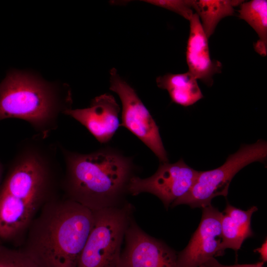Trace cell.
I'll list each match as a JSON object with an SVG mask.
<instances>
[{
    "instance_id": "obj_1",
    "label": "cell",
    "mask_w": 267,
    "mask_h": 267,
    "mask_svg": "<svg viewBox=\"0 0 267 267\" xmlns=\"http://www.w3.org/2000/svg\"><path fill=\"white\" fill-rule=\"evenodd\" d=\"M58 143L38 134L19 145L0 187V239L27 230L43 206L58 196L63 173Z\"/></svg>"
},
{
    "instance_id": "obj_2",
    "label": "cell",
    "mask_w": 267,
    "mask_h": 267,
    "mask_svg": "<svg viewBox=\"0 0 267 267\" xmlns=\"http://www.w3.org/2000/svg\"><path fill=\"white\" fill-rule=\"evenodd\" d=\"M58 146L65 167L61 187L65 197L92 211L124 204L134 176L132 158L111 147L83 154L59 143Z\"/></svg>"
},
{
    "instance_id": "obj_3",
    "label": "cell",
    "mask_w": 267,
    "mask_h": 267,
    "mask_svg": "<svg viewBox=\"0 0 267 267\" xmlns=\"http://www.w3.org/2000/svg\"><path fill=\"white\" fill-rule=\"evenodd\" d=\"M93 222V211L57 196L32 222L22 251L39 267H77Z\"/></svg>"
},
{
    "instance_id": "obj_4",
    "label": "cell",
    "mask_w": 267,
    "mask_h": 267,
    "mask_svg": "<svg viewBox=\"0 0 267 267\" xmlns=\"http://www.w3.org/2000/svg\"><path fill=\"white\" fill-rule=\"evenodd\" d=\"M72 104L69 88L28 73L11 71L0 83V121L23 120L44 138L57 129L60 116L72 109Z\"/></svg>"
},
{
    "instance_id": "obj_5",
    "label": "cell",
    "mask_w": 267,
    "mask_h": 267,
    "mask_svg": "<svg viewBox=\"0 0 267 267\" xmlns=\"http://www.w3.org/2000/svg\"><path fill=\"white\" fill-rule=\"evenodd\" d=\"M132 207L124 204L94 212L92 227L77 267H119L121 248L131 219Z\"/></svg>"
},
{
    "instance_id": "obj_6",
    "label": "cell",
    "mask_w": 267,
    "mask_h": 267,
    "mask_svg": "<svg viewBox=\"0 0 267 267\" xmlns=\"http://www.w3.org/2000/svg\"><path fill=\"white\" fill-rule=\"evenodd\" d=\"M267 157V143L264 140L259 139L252 144L242 145L221 166L214 170L199 171L190 190L173 202L172 206L186 204L192 208H203L211 205L212 200L216 196H227L229 184L240 170L254 162L264 163Z\"/></svg>"
},
{
    "instance_id": "obj_7",
    "label": "cell",
    "mask_w": 267,
    "mask_h": 267,
    "mask_svg": "<svg viewBox=\"0 0 267 267\" xmlns=\"http://www.w3.org/2000/svg\"><path fill=\"white\" fill-rule=\"evenodd\" d=\"M110 89L119 96L122 105V126L135 135L156 156L161 163L168 162L159 128L135 90L118 74L110 71Z\"/></svg>"
},
{
    "instance_id": "obj_8",
    "label": "cell",
    "mask_w": 267,
    "mask_h": 267,
    "mask_svg": "<svg viewBox=\"0 0 267 267\" xmlns=\"http://www.w3.org/2000/svg\"><path fill=\"white\" fill-rule=\"evenodd\" d=\"M198 173L182 159L172 164L161 163L157 171L151 177L145 178L135 176L132 177L128 192L134 196L143 192L152 194L158 197L168 209L190 190Z\"/></svg>"
},
{
    "instance_id": "obj_9",
    "label": "cell",
    "mask_w": 267,
    "mask_h": 267,
    "mask_svg": "<svg viewBox=\"0 0 267 267\" xmlns=\"http://www.w3.org/2000/svg\"><path fill=\"white\" fill-rule=\"evenodd\" d=\"M124 238L119 267H177L175 251L144 232L132 218Z\"/></svg>"
},
{
    "instance_id": "obj_10",
    "label": "cell",
    "mask_w": 267,
    "mask_h": 267,
    "mask_svg": "<svg viewBox=\"0 0 267 267\" xmlns=\"http://www.w3.org/2000/svg\"><path fill=\"white\" fill-rule=\"evenodd\" d=\"M201 222L186 247L177 254V267H199L219 256L222 212L211 205L202 208Z\"/></svg>"
},
{
    "instance_id": "obj_11",
    "label": "cell",
    "mask_w": 267,
    "mask_h": 267,
    "mask_svg": "<svg viewBox=\"0 0 267 267\" xmlns=\"http://www.w3.org/2000/svg\"><path fill=\"white\" fill-rule=\"evenodd\" d=\"M120 107L114 96L104 93L94 98L89 107L69 109L65 115L69 116L85 126L101 143L112 138L120 126Z\"/></svg>"
},
{
    "instance_id": "obj_12",
    "label": "cell",
    "mask_w": 267,
    "mask_h": 267,
    "mask_svg": "<svg viewBox=\"0 0 267 267\" xmlns=\"http://www.w3.org/2000/svg\"><path fill=\"white\" fill-rule=\"evenodd\" d=\"M189 21L186 60L188 72L208 86L213 84V77L222 71V64L211 58L207 38L198 15L195 12Z\"/></svg>"
},
{
    "instance_id": "obj_13",
    "label": "cell",
    "mask_w": 267,
    "mask_h": 267,
    "mask_svg": "<svg viewBox=\"0 0 267 267\" xmlns=\"http://www.w3.org/2000/svg\"><path fill=\"white\" fill-rule=\"evenodd\" d=\"M257 210L256 206L243 211L229 204L226 205L224 210L222 212V242L219 256L223 255L226 249H232L237 252L243 241L253 236L251 219L253 214Z\"/></svg>"
},
{
    "instance_id": "obj_14",
    "label": "cell",
    "mask_w": 267,
    "mask_h": 267,
    "mask_svg": "<svg viewBox=\"0 0 267 267\" xmlns=\"http://www.w3.org/2000/svg\"><path fill=\"white\" fill-rule=\"evenodd\" d=\"M159 88L167 90L172 101L183 106H191L203 97L197 80L188 71L168 73L156 78Z\"/></svg>"
},
{
    "instance_id": "obj_15",
    "label": "cell",
    "mask_w": 267,
    "mask_h": 267,
    "mask_svg": "<svg viewBox=\"0 0 267 267\" xmlns=\"http://www.w3.org/2000/svg\"><path fill=\"white\" fill-rule=\"evenodd\" d=\"M242 0H193L192 8L199 16L201 24L209 39L214 33L219 22L233 15L234 7L239 6Z\"/></svg>"
},
{
    "instance_id": "obj_16",
    "label": "cell",
    "mask_w": 267,
    "mask_h": 267,
    "mask_svg": "<svg viewBox=\"0 0 267 267\" xmlns=\"http://www.w3.org/2000/svg\"><path fill=\"white\" fill-rule=\"evenodd\" d=\"M238 17L256 32L259 40L254 44L255 50L263 56L267 53V1H244L239 5Z\"/></svg>"
},
{
    "instance_id": "obj_17",
    "label": "cell",
    "mask_w": 267,
    "mask_h": 267,
    "mask_svg": "<svg viewBox=\"0 0 267 267\" xmlns=\"http://www.w3.org/2000/svg\"><path fill=\"white\" fill-rule=\"evenodd\" d=\"M0 267H39L22 250L0 245Z\"/></svg>"
},
{
    "instance_id": "obj_18",
    "label": "cell",
    "mask_w": 267,
    "mask_h": 267,
    "mask_svg": "<svg viewBox=\"0 0 267 267\" xmlns=\"http://www.w3.org/2000/svg\"><path fill=\"white\" fill-rule=\"evenodd\" d=\"M193 0H142L152 5L173 11L189 20L194 12Z\"/></svg>"
},
{
    "instance_id": "obj_19",
    "label": "cell",
    "mask_w": 267,
    "mask_h": 267,
    "mask_svg": "<svg viewBox=\"0 0 267 267\" xmlns=\"http://www.w3.org/2000/svg\"><path fill=\"white\" fill-rule=\"evenodd\" d=\"M264 263L262 261L254 264H236L227 266L220 264L214 257H212L207 260L199 267H264Z\"/></svg>"
},
{
    "instance_id": "obj_20",
    "label": "cell",
    "mask_w": 267,
    "mask_h": 267,
    "mask_svg": "<svg viewBox=\"0 0 267 267\" xmlns=\"http://www.w3.org/2000/svg\"><path fill=\"white\" fill-rule=\"evenodd\" d=\"M267 241L266 239L261 247L257 248L254 250V252L257 251L260 254L262 262L264 263L267 262Z\"/></svg>"
},
{
    "instance_id": "obj_21",
    "label": "cell",
    "mask_w": 267,
    "mask_h": 267,
    "mask_svg": "<svg viewBox=\"0 0 267 267\" xmlns=\"http://www.w3.org/2000/svg\"><path fill=\"white\" fill-rule=\"evenodd\" d=\"M2 174H3V166L1 162L0 161V187L1 184Z\"/></svg>"
}]
</instances>
